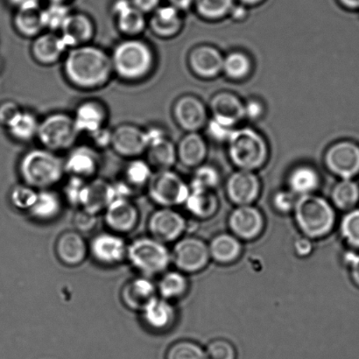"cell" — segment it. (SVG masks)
<instances>
[{"instance_id":"1","label":"cell","mask_w":359,"mask_h":359,"mask_svg":"<svg viewBox=\"0 0 359 359\" xmlns=\"http://www.w3.org/2000/svg\"><path fill=\"white\" fill-rule=\"evenodd\" d=\"M62 73L70 86L86 91L102 89L114 76L111 55L93 44L69 49L63 58Z\"/></svg>"},{"instance_id":"2","label":"cell","mask_w":359,"mask_h":359,"mask_svg":"<svg viewBox=\"0 0 359 359\" xmlns=\"http://www.w3.org/2000/svg\"><path fill=\"white\" fill-rule=\"evenodd\" d=\"M114 76L128 83H138L152 75L156 55L152 46L140 37L119 41L111 53Z\"/></svg>"},{"instance_id":"3","label":"cell","mask_w":359,"mask_h":359,"mask_svg":"<svg viewBox=\"0 0 359 359\" xmlns=\"http://www.w3.org/2000/svg\"><path fill=\"white\" fill-rule=\"evenodd\" d=\"M18 173L25 184L36 190L54 188L65 178V159L59 154L36 147L25 152L18 163Z\"/></svg>"},{"instance_id":"4","label":"cell","mask_w":359,"mask_h":359,"mask_svg":"<svg viewBox=\"0 0 359 359\" xmlns=\"http://www.w3.org/2000/svg\"><path fill=\"white\" fill-rule=\"evenodd\" d=\"M294 211L299 229L311 239L325 237L336 223L332 204L314 194L299 196Z\"/></svg>"},{"instance_id":"5","label":"cell","mask_w":359,"mask_h":359,"mask_svg":"<svg viewBox=\"0 0 359 359\" xmlns=\"http://www.w3.org/2000/svg\"><path fill=\"white\" fill-rule=\"evenodd\" d=\"M126 260L140 276L152 278L167 272L172 263L166 244L153 237H140L128 244Z\"/></svg>"},{"instance_id":"6","label":"cell","mask_w":359,"mask_h":359,"mask_svg":"<svg viewBox=\"0 0 359 359\" xmlns=\"http://www.w3.org/2000/svg\"><path fill=\"white\" fill-rule=\"evenodd\" d=\"M228 142L232 163L241 170L253 171L265 164L269 147L266 140L255 130H234Z\"/></svg>"},{"instance_id":"7","label":"cell","mask_w":359,"mask_h":359,"mask_svg":"<svg viewBox=\"0 0 359 359\" xmlns=\"http://www.w3.org/2000/svg\"><path fill=\"white\" fill-rule=\"evenodd\" d=\"M80 135L72 114L55 111L41 119L37 140L44 149L59 154L75 147Z\"/></svg>"},{"instance_id":"8","label":"cell","mask_w":359,"mask_h":359,"mask_svg":"<svg viewBox=\"0 0 359 359\" xmlns=\"http://www.w3.org/2000/svg\"><path fill=\"white\" fill-rule=\"evenodd\" d=\"M147 189L151 201L161 208L182 205L190 191L189 186L171 170L154 172Z\"/></svg>"},{"instance_id":"9","label":"cell","mask_w":359,"mask_h":359,"mask_svg":"<svg viewBox=\"0 0 359 359\" xmlns=\"http://www.w3.org/2000/svg\"><path fill=\"white\" fill-rule=\"evenodd\" d=\"M172 263L180 272H199L207 266L210 259L209 245L202 239L186 237L178 239L171 251Z\"/></svg>"},{"instance_id":"10","label":"cell","mask_w":359,"mask_h":359,"mask_svg":"<svg viewBox=\"0 0 359 359\" xmlns=\"http://www.w3.org/2000/svg\"><path fill=\"white\" fill-rule=\"evenodd\" d=\"M128 244L122 235L112 231L101 232L89 243L91 258L98 265L114 267L126 260Z\"/></svg>"},{"instance_id":"11","label":"cell","mask_w":359,"mask_h":359,"mask_svg":"<svg viewBox=\"0 0 359 359\" xmlns=\"http://www.w3.org/2000/svg\"><path fill=\"white\" fill-rule=\"evenodd\" d=\"M147 161L153 170H168L173 168L177 160V149L159 126H151L147 128Z\"/></svg>"},{"instance_id":"12","label":"cell","mask_w":359,"mask_h":359,"mask_svg":"<svg viewBox=\"0 0 359 359\" xmlns=\"http://www.w3.org/2000/svg\"><path fill=\"white\" fill-rule=\"evenodd\" d=\"M186 227L185 218L174 208L160 207L150 215L147 221V230L151 237L166 245L181 238Z\"/></svg>"},{"instance_id":"13","label":"cell","mask_w":359,"mask_h":359,"mask_svg":"<svg viewBox=\"0 0 359 359\" xmlns=\"http://www.w3.org/2000/svg\"><path fill=\"white\" fill-rule=\"evenodd\" d=\"M146 130L124 123L112 129L111 149L118 156L131 160L140 158L147 149Z\"/></svg>"},{"instance_id":"14","label":"cell","mask_w":359,"mask_h":359,"mask_svg":"<svg viewBox=\"0 0 359 359\" xmlns=\"http://www.w3.org/2000/svg\"><path fill=\"white\" fill-rule=\"evenodd\" d=\"M104 212L105 225L114 233H131L140 224V211L131 198L116 197Z\"/></svg>"},{"instance_id":"15","label":"cell","mask_w":359,"mask_h":359,"mask_svg":"<svg viewBox=\"0 0 359 359\" xmlns=\"http://www.w3.org/2000/svg\"><path fill=\"white\" fill-rule=\"evenodd\" d=\"M63 159L66 175L86 181L96 178L102 163L100 150L91 145H76Z\"/></svg>"},{"instance_id":"16","label":"cell","mask_w":359,"mask_h":359,"mask_svg":"<svg viewBox=\"0 0 359 359\" xmlns=\"http://www.w3.org/2000/svg\"><path fill=\"white\" fill-rule=\"evenodd\" d=\"M326 166L330 172L342 179H351L359 174V146L344 140L327 151Z\"/></svg>"},{"instance_id":"17","label":"cell","mask_w":359,"mask_h":359,"mask_svg":"<svg viewBox=\"0 0 359 359\" xmlns=\"http://www.w3.org/2000/svg\"><path fill=\"white\" fill-rule=\"evenodd\" d=\"M116 27L126 38L140 37L147 28V15L133 5L131 0H114L111 7Z\"/></svg>"},{"instance_id":"18","label":"cell","mask_w":359,"mask_h":359,"mask_svg":"<svg viewBox=\"0 0 359 359\" xmlns=\"http://www.w3.org/2000/svg\"><path fill=\"white\" fill-rule=\"evenodd\" d=\"M55 253L62 265L77 267L86 262L90 255L89 243L80 232L66 231L56 239Z\"/></svg>"},{"instance_id":"19","label":"cell","mask_w":359,"mask_h":359,"mask_svg":"<svg viewBox=\"0 0 359 359\" xmlns=\"http://www.w3.org/2000/svg\"><path fill=\"white\" fill-rule=\"evenodd\" d=\"M95 34L96 26L93 18L81 12L70 13L59 31V34L69 49L90 44Z\"/></svg>"},{"instance_id":"20","label":"cell","mask_w":359,"mask_h":359,"mask_svg":"<svg viewBox=\"0 0 359 359\" xmlns=\"http://www.w3.org/2000/svg\"><path fill=\"white\" fill-rule=\"evenodd\" d=\"M72 116L80 135L89 136L107 126L109 111L103 102L86 100L77 104Z\"/></svg>"},{"instance_id":"21","label":"cell","mask_w":359,"mask_h":359,"mask_svg":"<svg viewBox=\"0 0 359 359\" xmlns=\"http://www.w3.org/2000/svg\"><path fill=\"white\" fill-rule=\"evenodd\" d=\"M156 294L157 286L151 278L140 276L126 281L119 297L126 309L140 313Z\"/></svg>"},{"instance_id":"22","label":"cell","mask_w":359,"mask_h":359,"mask_svg":"<svg viewBox=\"0 0 359 359\" xmlns=\"http://www.w3.org/2000/svg\"><path fill=\"white\" fill-rule=\"evenodd\" d=\"M229 226L239 239L252 241L259 237L264 229V217L257 208L252 205L238 206L229 217Z\"/></svg>"},{"instance_id":"23","label":"cell","mask_w":359,"mask_h":359,"mask_svg":"<svg viewBox=\"0 0 359 359\" xmlns=\"http://www.w3.org/2000/svg\"><path fill=\"white\" fill-rule=\"evenodd\" d=\"M68 49L61 35L48 31L33 39L30 52L38 65L52 66L65 58Z\"/></svg>"},{"instance_id":"24","label":"cell","mask_w":359,"mask_h":359,"mask_svg":"<svg viewBox=\"0 0 359 359\" xmlns=\"http://www.w3.org/2000/svg\"><path fill=\"white\" fill-rule=\"evenodd\" d=\"M142 321L154 333H164L173 328L177 321V311L170 301L156 297L142 312Z\"/></svg>"},{"instance_id":"25","label":"cell","mask_w":359,"mask_h":359,"mask_svg":"<svg viewBox=\"0 0 359 359\" xmlns=\"http://www.w3.org/2000/svg\"><path fill=\"white\" fill-rule=\"evenodd\" d=\"M229 198L238 206L252 205L260 193V182L252 171L239 170L228 179Z\"/></svg>"},{"instance_id":"26","label":"cell","mask_w":359,"mask_h":359,"mask_svg":"<svg viewBox=\"0 0 359 359\" xmlns=\"http://www.w3.org/2000/svg\"><path fill=\"white\" fill-rule=\"evenodd\" d=\"M175 121L180 128L189 133H196L203 128L207 111L202 102L192 96H183L175 102L173 108Z\"/></svg>"},{"instance_id":"27","label":"cell","mask_w":359,"mask_h":359,"mask_svg":"<svg viewBox=\"0 0 359 359\" xmlns=\"http://www.w3.org/2000/svg\"><path fill=\"white\" fill-rule=\"evenodd\" d=\"M116 197L114 183L94 178L86 183L79 209L97 215L104 211Z\"/></svg>"},{"instance_id":"28","label":"cell","mask_w":359,"mask_h":359,"mask_svg":"<svg viewBox=\"0 0 359 359\" xmlns=\"http://www.w3.org/2000/svg\"><path fill=\"white\" fill-rule=\"evenodd\" d=\"M65 203L62 194L54 189L39 190L36 202L27 213L36 222L50 223L61 217Z\"/></svg>"},{"instance_id":"29","label":"cell","mask_w":359,"mask_h":359,"mask_svg":"<svg viewBox=\"0 0 359 359\" xmlns=\"http://www.w3.org/2000/svg\"><path fill=\"white\" fill-rule=\"evenodd\" d=\"M210 107L213 119L231 128L245 117V105L231 93L217 94L211 101Z\"/></svg>"},{"instance_id":"30","label":"cell","mask_w":359,"mask_h":359,"mask_svg":"<svg viewBox=\"0 0 359 359\" xmlns=\"http://www.w3.org/2000/svg\"><path fill=\"white\" fill-rule=\"evenodd\" d=\"M189 62L193 72L204 79L216 76L223 70V56L216 48L209 46L193 49L190 53Z\"/></svg>"},{"instance_id":"31","label":"cell","mask_w":359,"mask_h":359,"mask_svg":"<svg viewBox=\"0 0 359 359\" xmlns=\"http://www.w3.org/2000/svg\"><path fill=\"white\" fill-rule=\"evenodd\" d=\"M182 27L180 11L172 6H160L150 14L147 27L156 35L163 39L175 36Z\"/></svg>"},{"instance_id":"32","label":"cell","mask_w":359,"mask_h":359,"mask_svg":"<svg viewBox=\"0 0 359 359\" xmlns=\"http://www.w3.org/2000/svg\"><path fill=\"white\" fill-rule=\"evenodd\" d=\"M153 174V168L147 161L135 158L129 160L126 163L122 178L119 181L128 189L133 196H135L136 192L147 188Z\"/></svg>"},{"instance_id":"33","label":"cell","mask_w":359,"mask_h":359,"mask_svg":"<svg viewBox=\"0 0 359 359\" xmlns=\"http://www.w3.org/2000/svg\"><path fill=\"white\" fill-rule=\"evenodd\" d=\"M14 30L21 37L34 39L43 33L41 7L15 10L13 17Z\"/></svg>"},{"instance_id":"34","label":"cell","mask_w":359,"mask_h":359,"mask_svg":"<svg viewBox=\"0 0 359 359\" xmlns=\"http://www.w3.org/2000/svg\"><path fill=\"white\" fill-rule=\"evenodd\" d=\"M177 159L187 167H196L203 163L206 156V144L196 133H189L177 147Z\"/></svg>"},{"instance_id":"35","label":"cell","mask_w":359,"mask_h":359,"mask_svg":"<svg viewBox=\"0 0 359 359\" xmlns=\"http://www.w3.org/2000/svg\"><path fill=\"white\" fill-rule=\"evenodd\" d=\"M238 239L231 234L217 235L209 245L210 258L220 264L234 262L239 258L242 252L241 243Z\"/></svg>"},{"instance_id":"36","label":"cell","mask_w":359,"mask_h":359,"mask_svg":"<svg viewBox=\"0 0 359 359\" xmlns=\"http://www.w3.org/2000/svg\"><path fill=\"white\" fill-rule=\"evenodd\" d=\"M184 205L193 216L206 219L216 213L218 201L210 189L190 188Z\"/></svg>"},{"instance_id":"37","label":"cell","mask_w":359,"mask_h":359,"mask_svg":"<svg viewBox=\"0 0 359 359\" xmlns=\"http://www.w3.org/2000/svg\"><path fill=\"white\" fill-rule=\"evenodd\" d=\"M40 122L34 112L22 110L6 130L11 138L15 142L28 143L37 140Z\"/></svg>"},{"instance_id":"38","label":"cell","mask_w":359,"mask_h":359,"mask_svg":"<svg viewBox=\"0 0 359 359\" xmlns=\"http://www.w3.org/2000/svg\"><path fill=\"white\" fill-rule=\"evenodd\" d=\"M156 286L160 297L172 302L184 297L189 290V281L185 273L178 270L167 271L161 274Z\"/></svg>"},{"instance_id":"39","label":"cell","mask_w":359,"mask_h":359,"mask_svg":"<svg viewBox=\"0 0 359 359\" xmlns=\"http://www.w3.org/2000/svg\"><path fill=\"white\" fill-rule=\"evenodd\" d=\"M288 187L295 196L311 195L318 188L320 178L314 168L301 166L294 168L288 177Z\"/></svg>"},{"instance_id":"40","label":"cell","mask_w":359,"mask_h":359,"mask_svg":"<svg viewBox=\"0 0 359 359\" xmlns=\"http://www.w3.org/2000/svg\"><path fill=\"white\" fill-rule=\"evenodd\" d=\"M334 205L343 210H351L359 201V187L351 179H343L337 183L332 192Z\"/></svg>"},{"instance_id":"41","label":"cell","mask_w":359,"mask_h":359,"mask_svg":"<svg viewBox=\"0 0 359 359\" xmlns=\"http://www.w3.org/2000/svg\"><path fill=\"white\" fill-rule=\"evenodd\" d=\"M72 13L69 4L48 3L47 6L41 7L42 23L44 30L59 32L65 24L69 14Z\"/></svg>"},{"instance_id":"42","label":"cell","mask_w":359,"mask_h":359,"mask_svg":"<svg viewBox=\"0 0 359 359\" xmlns=\"http://www.w3.org/2000/svg\"><path fill=\"white\" fill-rule=\"evenodd\" d=\"M252 63L248 55L233 52L224 59L223 70L231 79H245L251 72Z\"/></svg>"},{"instance_id":"43","label":"cell","mask_w":359,"mask_h":359,"mask_svg":"<svg viewBox=\"0 0 359 359\" xmlns=\"http://www.w3.org/2000/svg\"><path fill=\"white\" fill-rule=\"evenodd\" d=\"M234 0H195L196 11L201 16L217 20L227 15L233 9Z\"/></svg>"},{"instance_id":"44","label":"cell","mask_w":359,"mask_h":359,"mask_svg":"<svg viewBox=\"0 0 359 359\" xmlns=\"http://www.w3.org/2000/svg\"><path fill=\"white\" fill-rule=\"evenodd\" d=\"M165 359H209L206 351L191 341H178L168 348Z\"/></svg>"},{"instance_id":"45","label":"cell","mask_w":359,"mask_h":359,"mask_svg":"<svg viewBox=\"0 0 359 359\" xmlns=\"http://www.w3.org/2000/svg\"><path fill=\"white\" fill-rule=\"evenodd\" d=\"M39 190L21 182L10 192V202L16 210L28 212L36 202Z\"/></svg>"},{"instance_id":"46","label":"cell","mask_w":359,"mask_h":359,"mask_svg":"<svg viewBox=\"0 0 359 359\" xmlns=\"http://www.w3.org/2000/svg\"><path fill=\"white\" fill-rule=\"evenodd\" d=\"M340 232L348 244L359 249V210H351L344 216Z\"/></svg>"},{"instance_id":"47","label":"cell","mask_w":359,"mask_h":359,"mask_svg":"<svg viewBox=\"0 0 359 359\" xmlns=\"http://www.w3.org/2000/svg\"><path fill=\"white\" fill-rule=\"evenodd\" d=\"M86 180L79 177H69L63 187L62 196L65 202L70 205L80 208L84 188H86Z\"/></svg>"},{"instance_id":"48","label":"cell","mask_w":359,"mask_h":359,"mask_svg":"<svg viewBox=\"0 0 359 359\" xmlns=\"http://www.w3.org/2000/svg\"><path fill=\"white\" fill-rule=\"evenodd\" d=\"M219 182V175L215 168L210 166H203L198 168L194 175L191 186L193 189H213Z\"/></svg>"},{"instance_id":"49","label":"cell","mask_w":359,"mask_h":359,"mask_svg":"<svg viewBox=\"0 0 359 359\" xmlns=\"http://www.w3.org/2000/svg\"><path fill=\"white\" fill-rule=\"evenodd\" d=\"M206 353L209 359H236L237 353L233 346L224 339L212 341L207 347Z\"/></svg>"},{"instance_id":"50","label":"cell","mask_w":359,"mask_h":359,"mask_svg":"<svg viewBox=\"0 0 359 359\" xmlns=\"http://www.w3.org/2000/svg\"><path fill=\"white\" fill-rule=\"evenodd\" d=\"M97 216L96 214L90 213L83 209H79L73 217L74 227L80 233H88L90 231H93L95 227L97 226Z\"/></svg>"},{"instance_id":"51","label":"cell","mask_w":359,"mask_h":359,"mask_svg":"<svg viewBox=\"0 0 359 359\" xmlns=\"http://www.w3.org/2000/svg\"><path fill=\"white\" fill-rule=\"evenodd\" d=\"M23 109L13 100H6L0 104V126L7 128Z\"/></svg>"},{"instance_id":"52","label":"cell","mask_w":359,"mask_h":359,"mask_svg":"<svg viewBox=\"0 0 359 359\" xmlns=\"http://www.w3.org/2000/svg\"><path fill=\"white\" fill-rule=\"evenodd\" d=\"M297 196L291 191H279L273 196V204L274 208L281 213H287L294 210L297 203Z\"/></svg>"},{"instance_id":"53","label":"cell","mask_w":359,"mask_h":359,"mask_svg":"<svg viewBox=\"0 0 359 359\" xmlns=\"http://www.w3.org/2000/svg\"><path fill=\"white\" fill-rule=\"evenodd\" d=\"M89 137L91 146L97 150L107 149L111 146L112 130L107 128V126L91 133Z\"/></svg>"},{"instance_id":"54","label":"cell","mask_w":359,"mask_h":359,"mask_svg":"<svg viewBox=\"0 0 359 359\" xmlns=\"http://www.w3.org/2000/svg\"><path fill=\"white\" fill-rule=\"evenodd\" d=\"M233 131V128L231 126L221 124L215 119H212L210 122L209 126H208V132H209L210 135L217 142L229 140Z\"/></svg>"},{"instance_id":"55","label":"cell","mask_w":359,"mask_h":359,"mask_svg":"<svg viewBox=\"0 0 359 359\" xmlns=\"http://www.w3.org/2000/svg\"><path fill=\"white\" fill-rule=\"evenodd\" d=\"M344 260L350 267L351 279L359 287V255L354 252H348L344 257Z\"/></svg>"},{"instance_id":"56","label":"cell","mask_w":359,"mask_h":359,"mask_svg":"<svg viewBox=\"0 0 359 359\" xmlns=\"http://www.w3.org/2000/svg\"><path fill=\"white\" fill-rule=\"evenodd\" d=\"M133 5L139 9L140 12L147 14H152L154 11L161 6V0H131Z\"/></svg>"},{"instance_id":"57","label":"cell","mask_w":359,"mask_h":359,"mask_svg":"<svg viewBox=\"0 0 359 359\" xmlns=\"http://www.w3.org/2000/svg\"><path fill=\"white\" fill-rule=\"evenodd\" d=\"M294 250L297 255L305 257L311 255L312 251V243L311 238H302L297 239L295 242Z\"/></svg>"},{"instance_id":"58","label":"cell","mask_w":359,"mask_h":359,"mask_svg":"<svg viewBox=\"0 0 359 359\" xmlns=\"http://www.w3.org/2000/svg\"><path fill=\"white\" fill-rule=\"evenodd\" d=\"M245 117L252 119H256L260 117L263 114V107L262 104L257 101H250L245 105Z\"/></svg>"},{"instance_id":"59","label":"cell","mask_w":359,"mask_h":359,"mask_svg":"<svg viewBox=\"0 0 359 359\" xmlns=\"http://www.w3.org/2000/svg\"><path fill=\"white\" fill-rule=\"evenodd\" d=\"M5 1L14 10L41 6V0H5Z\"/></svg>"},{"instance_id":"60","label":"cell","mask_w":359,"mask_h":359,"mask_svg":"<svg viewBox=\"0 0 359 359\" xmlns=\"http://www.w3.org/2000/svg\"><path fill=\"white\" fill-rule=\"evenodd\" d=\"M168 2H170V6L182 12V11L188 10L195 2V0H168Z\"/></svg>"},{"instance_id":"61","label":"cell","mask_w":359,"mask_h":359,"mask_svg":"<svg viewBox=\"0 0 359 359\" xmlns=\"http://www.w3.org/2000/svg\"><path fill=\"white\" fill-rule=\"evenodd\" d=\"M339 2L348 9H359V0H339Z\"/></svg>"},{"instance_id":"62","label":"cell","mask_w":359,"mask_h":359,"mask_svg":"<svg viewBox=\"0 0 359 359\" xmlns=\"http://www.w3.org/2000/svg\"><path fill=\"white\" fill-rule=\"evenodd\" d=\"M243 4H245V5H257L260 2H262L263 0H241Z\"/></svg>"},{"instance_id":"63","label":"cell","mask_w":359,"mask_h":359,"mask_svg":"<svg viewBox=\"0 0 359 359\" xmlns=\"http://www.w3.org/2000/svg\"><path fill=\"white\" fill-rule=\"evenodd\" d=\"M48 3H65L69 4V2L72 1V0H47Z\"/></svg>"}]
</instances>
